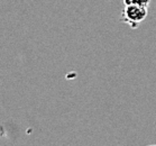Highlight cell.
Listing matches in <instances>:
<instances>
[{
    "label": "cell",
    "instance_id": "obj_1",
    "mask_svg": "<svg viewBox=\"0 0 156 146\" xmlns=\"http://www.w3.org/2000/svg\"><path fill=\"white\" fill-rule=\"evenodd\" d=\"M147 15H148V8L137 5H124L120 22L127 24L129 27L135 29L145 20Z\"/></svg>",
    "mask_w": 156,
    "mask_h": 146
},
{
    "label": "cell",
    "instance_id": "obj_2",
    "mask_svg": "<svg viewBox=\"0 0 156 146\" xmlns=\"http://www.w3.org/2000/svg\"><path fill=\"white\" fill-rule=\"evenodd\" d=\"M122 2L124 5H137V6L148 8L151 0H122Z\"/></svg>",
    "mask_w": 156,
    "mask_h": 146
}]
</instances>
